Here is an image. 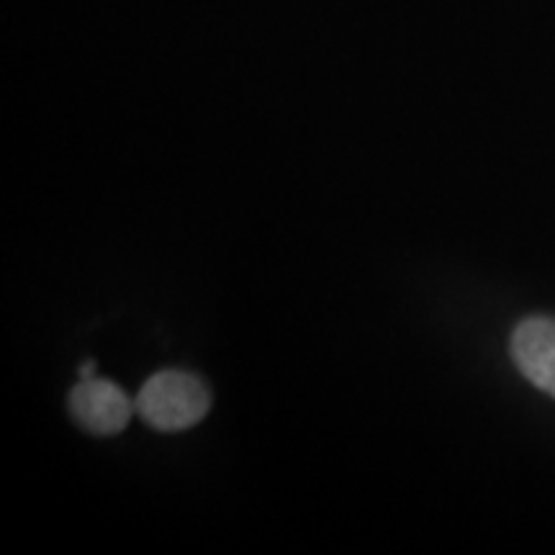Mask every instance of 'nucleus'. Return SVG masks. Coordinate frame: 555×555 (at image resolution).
Returning a JSON list of instances; mask_svg holds the SVG:
<instances>
[{"label":"nucleus","instance_id":"obj_3","mask_svg":"<svg viewBox=\"0 0 555 555\" xmlns=\"http://www.w3.org/2000/svg\"><path fill=\"white\" fill-rule=\"evenodd\" d=\"M512 358L532 386L555 397V319H525L512 335Z\"/></svg>","mask_w":555,"mask_h":555},{"label":"nucleus","instance_id":"obj_1","mask_svg":"<svg viewBox=\"0 0 555 555\" xmlns=\"http://www.w3.org/2000/svg\"><path fill=\"white\" fill-rule=\"evenodd\" d=\"M137 414L159 433H180L198 425L211 409L204 380L185 371H159L134 399Z\"/></svg>","mask_w":555,"mask_h":555},{"label":"nucleus","instance_id":"obj_2","mask_svg":"<svg viewBox=\"0 0 555 555\" xmlns=\"http://www.w3.org/2000/svg\"><path fill=\"white\" fill-rule=\"evenodd\" d=\"M134 412V401L111 380L80 378V384L69 391V414L90 435L108 437L121 433Z\"/></svg>","mask_w":555,"mask_h":555},{"label":"nucleus","instance_id":"obj_4","mask_svg":"<svg viewBox=\"0 0 555 555\" xmlns=\"http://www.w3.org/2000/svg\"><path fill=\"white\" fill-rule=\"evenodd\" d=\"M78 373H80V378H93V373H95V363H93V360H88V363H82Z\"/></svg>","mask_w":555,"mask_h":555}]
</instances>
